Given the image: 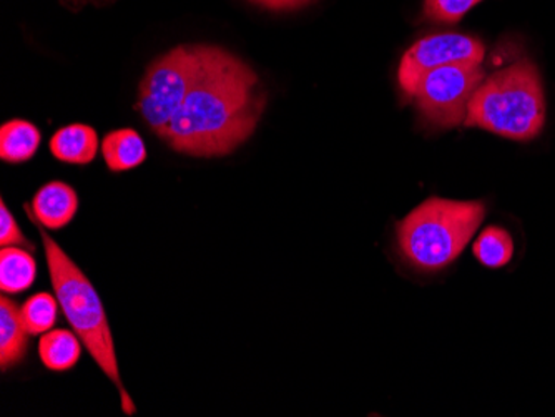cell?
<instances>
[{
  "label": "cell",
  "instance_id": "cell-2",
  "mask_svg": "<svg viewBox=\"0 0 555 417\" xmlns=\"http://www.w3.org/2000/svg\"><path fill=\"white\" fill-rule=\"evenodd\" d=\"M24 211L39 230L40 238H42L50 282H52L59 304H61L62 313L67 317L68 325L77 333L80 341L83 342V348L99 364L100 369L117 386L124 413L127 416H133L137 413L135 403L121 382L107 311L100 300L95 286L87 278L79 264L75 263L59 247V243L47 233L46 226L40 225L39 220L34 217L30 205L25 204Z\"/></svg>",
  "mask_w": 555,
  "mask_h": 417
},
{
  "label": "cell",
  "instance_id": "cell-10",
  "mask_svg": "<svg viewBox=\"0 0 555 417\" xmlns=\"http://www.w3.org/2000/svg\"><path fill=\"white\" fill-rule=\"evenodd\" d=\"M50 154L68 165H89L99 152V135L86 123L62 127L49 142Z\"/></svg>",
  "mask_w": 555,
  "mask_h": 417
},
{
  "label": "cell",
  "instance_id": "cell-4",
  "mask_svg": "<svg viewBox=\"0 0 555 417\" xmlns=\"http://www.w3.org/2000/svg\"><path fill=\"white\" fill-rule=\"evenodd\" d=\"M486 217L481 201L429 198L398 223L402 255L423 272H439L456 260Z\"/></svg>",
  "mask_w": 555,
  "mask_h": 417
},
{
  "label": "cell",
  "instance_id": "cell-18",
  "mask_svg": "<svg viewBox=\"0 0 555 417\" xmlns=\"http://www.w3.org/2000/svg\"><path fill=\"white\" fill-rule=\"evenodd\" d=\"M0 245L2 248L22 247L29 248L30 251L36 250V245L21 232V226L15 222L14 214L5 207L4 200L0 204Z\"/></svg>",
  "mask_w": 555,
  "mask_h": 417
},
{
  "label": "cell",
  "instance_id": "cell-19",
  "mask_svg": "<svg viewBox=\"0 0 555 417\" xmlns=\"http://www.w3.org/2000/svg\"><path fill=\"white\" fill-rule=\"evenodd\" d=\"M251 2L271 11H293V9L313 4L314 0H251Z\"/></svg>",
  "mask_w": 555,
  "mask_h": 417
},
{
  "label": "cell",
  "instance_id": "cell-12",
  "mask_svg": "<svg viewBox=\"0 0 555 417\" xmlns=\"http://www.w3.org/2000/svg\"><path fill=\"white\" fill-rule=\"evenodd\" d=\"M42 133L33 121L14 118L0 127V158L5 164H25L39 152Z\"/></svg>",
  "mask_w": 555,
  "mask_h": 417
},
{
  "label": "cell",
  "instance_id": "cell-16",
  "mask_svg": "<svg viewBox=\"0 0 555 417\" xmlns=\"http://www.w3.org/2000/svg\"><path fill=\"white\" fill-rule=\"evenodd\" d=\"M57 297L50 292H37L21 307L22 325L30 336H42L54 328L59 317Z\"/></svg>",
  "mask_w": 555,
  "mask_h": 417
},
{
  "label": "cell",
  "instance_id": "cell-3",
  "mask_svg": "<svg viewBox=\"0 0 555 417\" xmlns=\"http://www.w3.org/2000/svg\"><path fill=\"white\" fill-rule=\"evenodd\" d=\"M544 123L541 76L527 58L499 68L477 87L464 121L466 127H477L517 142L535 139Z\"/></svg>",
  "mask_w": 555,
  "mask_h": 417
},
{
  "label": "cell",
  "instance_id": "cell-20",
  "mask_svg": "<svg viewBox=\"0 0 555 417\" xmlns=\"http://www.w3.org/2000/svg\"><path fill=\"white\" fill-rule=\"evenodd\" d=\"M115 0H64L62 4L68 5L72 11H80L86 4L105 5L112 4Z\"/></svg>",
  "mask_w": 555,
  "mask_h": 417
},
{
  "label": "cell",
  "instance_id": "cell-1",
  "mask_svg": "<svg viewBox=\"0 0 555 417\" xmlns=\"http://www.w3.org/2000/svg\"><path fill=\"white\" fill-rule=\"evenodd\" d=\"M267 92L254 68L221 47L199 45L185 101L158 139L190 157H224L254 135Z\"/></svg>",
  "mask_w": 555,
  "mask_h": 417
},
{
  "label": "cell",
  "instance_id": "cell-6",
  "mask_svg": "<svg viewBox=\"0 0 555 417\" xmlns=\"http://www.w3.org/2000/svg\"><path fill=\"white\" fill-rule=\"evenodd\" d=\"M482 82L481 64L444 65L427 71L411 99L431 126L454 129L466 121L470 99Z\"/></svg>",
  "mask_w": 555,
  "mask_h": 417
},
{
  "label": "cell",
  "instance_id": "cell-14",
  "mask_svg": "<svg viewBox=\"0 0 555 417\" xmlns=\"http://www.w3.org/2000/svg\"><path fill=\"white\" fill-rule=\"evenodd\" d=\"M37 278L36 258L17 247H5L0 251V291L4 295H21L34 285Z\"/></svg>",
  "mask_w": 555,
  "mask_h": 417
},
{
  "label": "cell",
  "instance_id": "cell-7",
  "mask_svg": "<svg viewBox=\"0 0 555 417\" xmlns=\"http://www.w3.org/2000/svg\"><path fill=\"white\" fill-rule=\"evenodd\" d=\"M482 42L461 34H438L417 40L399 64L398 80L402 92L413 96L427 71L451 64H482Z\"/></svg>",
  "mask_w": 555,
  "mask_h": 417
},
{
  "label": "cell",
  "instance_id": "cell-8",
  "mask_svg": "<svg viewBox=\"0 0 555 417\" xmlns=\"http://www.w3.org/2000/svg\"><path fill=\"white\" fill-rule=\"evenodd\" d=\"M79 195L64 182H50L34 195V217L50 232L70 225L79 211Z\"/></svg>",
  "mask_w": 555,
  "mask_h": 417
},
{
  "label": "cell",
  "instance_id": "cell-5",
  "mask_svg": "<svg viewBox=\"0 0 555 417\" xmlns=\"http://www.w3.org/2000/svg\"><path fill=\"white\" fill-rule=\"evenodd\" d=\"M198 43L175 47L146 68L139 86L135 110L155 135L160 136L179 114L195 77Z\"/></svg>",
  "mask_w": 555,
  "mask_h": 417
},
{
  "label": "cell",
  "instance_id": "cell-17",
  "mask_svg": "<svg viewBox=\"0 0 555 417\" xmlns=\"http://www.w3.org/2000/svg\"><path fill=\"white\" fill-rule=\"evenodd\" d=\"M482 0H424V17L429 21L454 24Z\"/></svg>",
  "mask_w": 555,
  "mask_h": 417
},
{
  "label": "cell",
  "instance_id": "cell-15",
  "mask_svg": "<svg viewBox=\"0 0 555 417\" xmlns=\"http://www.w3.org/2000/svg\"><path fill=\"white\" fill-rule=\"evenodd\" d=\"M474 255L479 263L492 270L506 266L513 260V236L501 226H489L474 242Z\"/></svg>",
  "mask_w": 555,
  "mask_h": 417
},
{
  "label": "cell",
  "instance_id": "cell-9",
  "mask_svg": "<svg viewBox=\"0 0 555 417\" xmlns=\"http://www.w3.org/2000/svg\"><path fill=\"white\" fill-rule=\"evenodd\" d=\"M29 333L22 325L21 308L14 300L0 298V369L8 372L29 353Z\"/></svg>",
  "mask_w": 555,
  "mask_h": 417
},
{
  "label": "cell",
  "instance_id": "cell-11",
  "mask_svg": "<svg viewBox=\"0 0 555 417\" xmlns=\"http://www.w3.org/2000/svg\"><path fill=\"white\" fill-rule=\"evenodd\" d=\"M108 170L114 173L133 170L146 160V146L142 135L133 129L112 130L100 145Z\"/></svg>",
  "mask_w": 555,
  "mask_h": 417
},
{
  "label": "cell",
  "instance_id": "cell-13",
  "mask_svg": "<svg viewBox=\"0 0 555 417\" xmlns=\"http://www.w3.org/2000/svg\"><path fill=\"white\" fill-rule=\"evenodd\" d=\"M82 344L83 342L75 331L50 329L46 335L40 336V361L49 372H70L82 356Z\"/></svg>",
  "mask_w": 555,
  "mask_h": 417
}]
</instances>
